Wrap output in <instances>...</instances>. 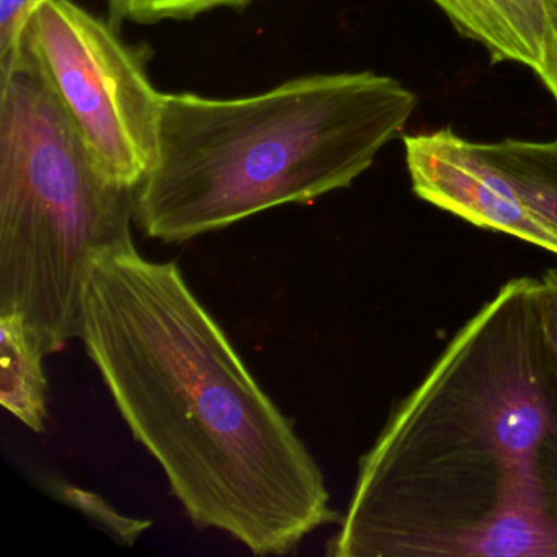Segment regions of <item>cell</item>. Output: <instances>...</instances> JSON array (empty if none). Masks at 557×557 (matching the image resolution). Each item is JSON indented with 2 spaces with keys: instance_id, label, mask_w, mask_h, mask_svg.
<instances>
[{
  "instance_id": "cell-1",
  "label": "cell",
  "mask_w": 557,
  "mask_h": 557,
  "mask_svg": "<svg viewBox=\"0 0 557 557\" xmlns=\"http://www.w3.org/2000/svg\"><path fill=\"white\" fill-rule=\"evenodd\" d=\"M537 278L500 286L360 459L334 557H557V361Z\"/></svg>"
},
{
  "instance_id": "cell-2",
  "label": "cell",
  "mask_w": 557,
  "mask_h": 557,
  "mask_svg": "<svg viewBox=\"0 0 557 557\" xmlns=\"http://www.w3.org/2000/svg\"><path fill=\"white\" fill-rule=\"evenodd\" d=\"M120 416L200 530L285 556L325 524L324 474L177 262L136 247L94 263L83 334Z\"/></svg>"
},
{
  "instance_id": "cell-3",
  "label": "cell",
  "mask_w": 557,
  "mask_h": 557,
  "mask_svg": "<svg viewBox=\"0 0 557 557\" xmlns=\"http://www.w3.org/2000/svg\"><path fill=\"white\" fill-rule=\"evenodd\" d=\"M417 97L393 77L315 74L244 99L162 94L139 230L165 244L350 187L400 135Z\"/></svg>"
},
{
  "instance_id": "cell-4",
  "label": "cell",
  "mask_w": 557,
  "mask_h": 557,
  "mask_svg": "<svg viewBox=\"0 0 557 557\" xmlns=\"http://www.w3.org/2000/svg\"><path fill=\"white\" fill-rule=\"evenodd\" d=\"M135 201L22 41L0 67V314L21 312L45 355L83 334L94 263L135 247Z\"/></svg>"
},
{
  "instance_id": "cell-5",
  "label": "cell",
  "mask_w": 557,
  "mask_h": 557,
  "mask_svg": "<svg viewBox=\"0 0 557 557\" xmlns=\"http://www.w3.org/2000/svg\"><path fill=\"white\" fill-rule=\"evenodd\" d=\"M22 41L103 168L138 188L154 165L162 99L145 48L71 0L41 4Z\"/></svg>"
},
{
  "instance_id": "cell-6",
  "label": "cell",
  "mask_w": 557,
  "mask_h": 557,
  "mask_svg": "<svg viewBox=\"0 0 557 557\" xmlns=\"http://www.w3.org/2000/svg\"><path fill=\"white\" fill-rule=\"evenodd\" d=\"M417 197L482 230L510 234L557 256V231L531 210L475 143L451 129L404 136Z\"/></svg>"
},
{
  "instance_id": "cell-7",
  "label": "cell",
  "mask_w": 557,
  "mask_h": 557,
  "mask_svg": "<svg viewBox=\"0 0 557 557\" xmlns=\"http://www.w3.org/2000/svg\"><path fill=\"white\" fill-rule=\"evenodd\" d=\"M461 37L481 45L492 63L540 73L556 27L546 0H432Z\"/></svg>"
},
{
  "instance_id": "cell-8",
  "label": "cell",
  "mask_w": 557,
  "mask_h": 557,
  "mask_svg": "<svg viewBox=\"0 0 557 557\" xmlns=\"http://www.w3.org/2000/svg\"><path fill=\"white\" fill-rule=\"evenodd\" d=\"M44 357L21 312L0 314V403L37 433L44 432L48 417Z\"/></svg>"
},
{
  "instance_id": "cell-9",
  "label": "cell",
  "mask_w": 557,
  "mask_h": 557,
  "mask_svg": "<svg viewBox=\"0 0 557 557\" xmlns=\"http://www.w3.org/2000/svg\"><path fill=\"white\" fill-rule=\"evenodd\" d=\"M475 149L557 231V141L504 139L475 143Z\"/></svg>"
},
{
  "instance_id": "cell-10",
  "label": "cell",
  "mask_w": 557,
  "mask_h": 557,
  "mask_svg": "<svg viewBox=\"0 0 557 557\" xmlns=\"http://www.w3.org/2000/svg\"><path fill=\"white\" fill-rule=\"evenodd\" d=\"M48 491L58 500L70 505L71 508H76L84 517L89 518L92 523L106 530L110 536L115 537L119 543L125 544V546H133L136 540L148 528L152 527L151 520L126 517V515L115 510L106 498L100 497L96 492L86 491V488L77 487V485L50 481L48 482Z\"/></svg>"
},
{
  "instance_id": "cell-11",
  "label": "cell",
  "mask_w": 557,
  "mask_h": 557,
  "mask_svg": "<svg viewBox=\"0 0 557 557\" xmlns=\"http://www.w3.org/2000/svg\"><path fill=\"white\" fill-rule=\"evenodd\" d=\"M252 0H133L129 21L158 24L162 21H188L221 8H244Z\"/></svg>"
},
{
  "instance_id": "cell-12",
  "label": "cell",
  "mask_w": 557,
  "mask_h": 557,
  "mask_svg": "<svg viewBox=\"0 0 557 557\" xmlns=\"http://www.w3.org/2000/svg\"><path fill=\"white\" fill-rule=\"evenodd\" d=\"M47 0H0V67L18 54L32 14Z\"/></svg>"
},
{
  "instance_id": "cell-13",
  "label": "cell",
  "mask_w": 557,
  "mask_h": 557,
  "mask_svg": "<svg viewBox=\"0 0 557 557\" xmlns=\"http://www.w3.org/2000/svg\"><path fill=\"white\" fill-rule=\"evenodd\" d=\"M536 296L544 337L557 361V269L547 270L537 278Z\"/></svg>"
},
{
  "instance_id": "cell-14",
  "label": "cell",
  "mask_w": 557,
  "mask_h": 557,
  "mask_svg": "<svg viewBox=\"0 0 557 557\" xmlns=\"http://www.w3.org/2000/svg\"><path fill=\"white\" fill-rule=\"evenodd\" d=\"M537 77L543 81L544 86L549 90L550 96L557 102V30L554 34L553 41H550L549 51H547L546 61L541 67Z\"/></svg>"
},
{
  "instance_id": "cell-15",
  "label": "cell",
  "mask_w": 557,
  "mask_h": 557,
  "mask_svg": "<svg viewBox=\"0 0 557 557\" xmlns=\"http://www.w3.org/2000/svg\"><path fill=\"white\" fill-rule=\"evenodd\" d=\"M133 0H107L109 5V22L115 28L122 27L123 22L128 21Z\"/></svg>"
},
{
  "instance_id": "cell-16",
  "label": "cell",
  "mask_w": 557,
  "mask_h": 557,
  "mask_svg": "<svg viewBox=\"0 0 557 557\" xmlns=\"http://www.w3.org/2000/svg\"><path fill=\"white\" fill-rule=\"evenodd\" d=\"M549 5L550 15H553L554 27L557 30V0H546Z\"/></svg>"
}]
</instances>
